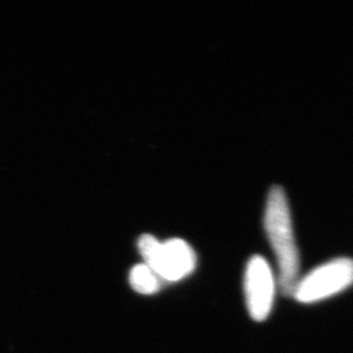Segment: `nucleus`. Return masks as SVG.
I'll list each match as a JSON object with an SVG mask.
<instances>
[{"label": "nucleus", "instance_id": "nucleus-1", "mask_svg": "<svg viewBox=\"0 0 353 353\" xmlns=\"http://www.w3.org/2000/svg\"><path fill=\"white\" fill-rule=\"evenodd\" d=\"M264 229L276 255L280 288L283 295L293 296L299 281L300 255L295 241L288 199L286 192L279 185H274L268 194L264 210Z\"/></svg>", "mask_w": 353, "mask_h": 353}, {"label": "nucleus", "instance_id": "nucleus-2", "mask_svg": "<svg viewBox=\"0 0 353 353\" xmlns=\"http://www.w3.org/2000/svg\"><path fill=\"white\" fill-rule=\"evenodd\" d=\"M137 246L145 264L160 279L170 283L180 281L196 269V252L185 240L174 238L160 243L154 236L143 234Z\"/></svg>", "mask_w": 353, "mask_h": 353}, {"label": "nucleus", "instance_id": "nucleus-3", "mask_svg": "<svg viewBox=\"0 0 353 353\" xmlns=\"http://www.w3.org/2000/svg\"><path fill=\"white\" fill-rule=\"evenodd\" d=\"M353 285V260L340 257L321 264L297 281L293 297L303 304L330 299Z\"/></svg>", "mask_w": 353, "mask_h": 353}, {"label": "nucleus", "instance_id": "nucleus-4", "mask_svg": "<svg viewBox=\"0 0 353 353\" xmlns=\"http://www.w3.org/2000/svg\"><path fill=\"white\" fill-rule=\"evenodd\" d=\"M245 296L248 314L255 321L270 316L276 295V280L270 264L263 256L254 255L247 262Z\"/></svg>", "mask_w": 353, "mask_h": 353}, {"label": "nucleus", "instance_id": "nucleus-5", "mask_svg": "<svg viewBox=\"0 0 353 353\" xmlns=\"http://www.w3.org/2000/svg\"><path fill=\"white\" fill-rule=\"evenodd\" d=\"M130 286L137 293L150 295L160 290V278L147 264H139L132 269L130 274Z\"/></svg>", "mask_w": 353, "mask_h": 353}]
</instances>
